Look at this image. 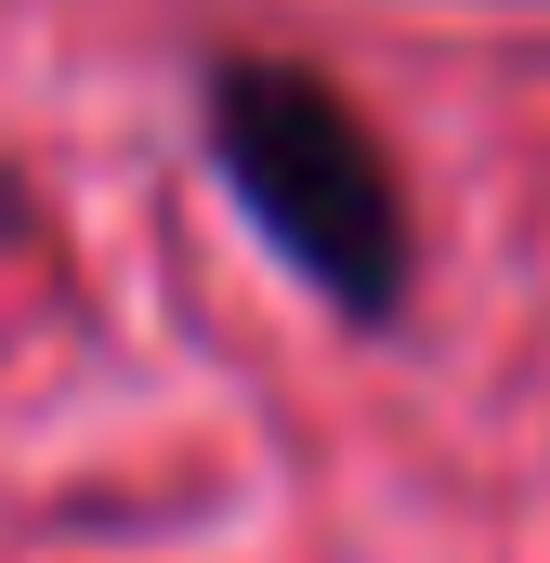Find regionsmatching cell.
<instances>
[{
  "mask_svg": "<svg viewBox=\"0 0 550 563\" xmlns=\"http://www.w3.org/2000/svg\"><path fill=\"white\" fill-rule=\"evenodd\" d=\"M197 144H210L223 197L250 210V236H263L328 314H354V328H394V314H407V288H419L407 170H394V144L367 132L315 66H288V53H223V66L197 79Z\"/></svg>",
  "mask_w": 550,
  "mask_h": 563,
  "instance_id": "cell-1",
  "label": "cell"
}]
</instances>
